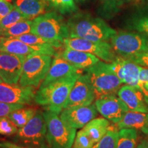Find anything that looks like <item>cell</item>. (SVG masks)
Here are the masks:
<instances>
[{
    "mask_svg": "<svg viewBox=\"0 0 148 148\" xmlns=\"http://www.w3.org/2000/svg\"><path fill=\"white\" fill-rule=\"evenodd\" d=\"M8 1H12V0H8Z\"/></svg>",
    "mask_w": 148,
    "mask_h": 148,
    "instance_id": "obj_43",
    "label": "cell"
},
{
    "mask_svg": "<svg viewBox=\"0 0 148 148\" xmlns=\"http://www.w3.org/2000/svg\"><path fill=\"white\" fill-rule=\"evenodd\" d=\"M23 19L25 18L15 5L13 10L0 21V32Z\"/></svg>",
    "mask_w": 148,
    "mask_h": 148,
    "instance_id": "obj_27",
    "label": "cell"
},
{
    "mask_svg": "<svg viewBox=\"0 0 148 148\" xmlns=\"http://www.w3.org/2000/svg\"><path fill=\"white\" fill-rule=\"evenodd\" d=\"M130 60L134 61V62L139 64V65L148 66V51L142 53V54L136 56L130 59Z\"/></svg>",
    "mask_w": 148,
    "mask_h": 148,
    "instance_id": "obj_35",
    "label": "cell"
},
{
    "mask_svg": "<svg viewBox=\"0 0 148 148\" xmlns=\"http://www.w3.org/2000/svg\"><path fill=\"white\" fill-rule=\"evenodd\" d=\"M31 33L41 36L55 48L61 47L64 40L69 38L66 23L57 12H49L32 20Z\"/></svg>",
    "mask_w": 148,
    "mask_h": 148,
    "instance_id": "obj_3",
    "label": "cell"
},
{
    "mask_svg": "<svg viewBox=\"0 0 148 148\" xmlns=\"http://www.w3.org/2000/svg\"><path fill=\"white\" fill-rule=\"evenodd\" d=\"M79 72H81L80 69L72 65L65 59L61 57L59 53H57L52 59L50 68L39 88H43L51 83Z\"/></svg>",
    "mask_w": 148,
    "mask_h": 148,
    "instance_id": "obj_16",
    "label": "cell"
},
{
    "mask_svg": "<svg viewBox=\"0 0 148 148\" xmlns=\"http://www.w3.org/2000/svg\"><path fill=\"white\" fill-rule=\"evenodd\" d=\"M110 64L122 83L138 87L140 65L130 59L121 56L116 57Z\"/></svg>",
    "mask_w": 148,
    "mask_h": 148,
    "instance_id": "obj_15",
    "label": "cell"
},
{
    "mask_svg": "<svg viewBox=\"0 0 148 148\" xmlns=\"http://www.w3.org/2000/svg\"><path fill=\"white\" fill-rule=\"evenodd\" d=\"M48 3L62 14L75 13L78 10L75 0H47Z\"/></svg>",
    "mask_w": 148,
    "mask_h": 148,
    "instance_id": "obj_25",
    "label": "cell"
},
{
    "mask_svg": "<svg viewBox=\"0 0 148 148\" xmlns=\"http://www.w3.org/2000/svg\"><path fill=\"white\" fill-rule=\"evenodd\" d=\"M85 71L95 90L96 97L108 95H115L122 84L110 64L99 61Z\"/></svg>",
    "mask_w": 148,
    "mask_h": 148,
    "instance_id": "obj_4",
    "label": "cell"
},
{
    "mask_svg": "<svg viewBox=\"0 0 148 148\" xmlns=\"http://www.w3.org/2000/svg\"><path fill=\"white\" fill-rule=\"evenodd\" d=\"M95 105L98 112L105 119L112 123H117L129 111L128 107L119 96L108 95L97 98Z\"/></svg>",
    "mask_w": 148,
    "mask_h": 148,
    "instance_id": "obj_12",
    "label": "cell"
},
{
    "mask_svg": "<svg viewBox=\"0 0 148 148\" xmlns=\"http://www.w3.org/2000/svg\"><path fill=\"white\" fill-rule=\"evenodd\" d=\"M81 73H77L39 88L35 93L34 100L45 110L59 114L64 108L70 92Z\"/></svg>",
    "mask_w": 148,
    "mask_h": 148,
    "instance_id": "obj_2",
    "label": "cell"
},
{
    "mask_svg": "<svg viewBox=\"0 0 148 148\" xmlns=\"http://www.w3.org/2000/svg\"><path fill=\"white\" fill-rule=\"evenodd\" d=\"M60 114V118L66 125L77 130L95 119L97 110L95 104H90L63 109Z\"/></svg>",
    "mask_w": 148,
    "mask_h": 148,
    "instance_id": "obj_13",
    "label": "cell"
},
{
    "mask_svg": "<svg viewBox=\"0 0 148 148\" xmlns=\"http://www.w3.org/2000/svg\"><path fill=\"white\" fill-rule=\"evenodd\" d=\"M86 1V0H75V1L76 2H78V3H80V2H84V1Z\"/></svg>",
    "mask_w": 148,
    "mask_h": 148,
    "instance_id": "obj_41",
    "label": "cell"
},
{
    "mask_svg": "<svg viewBox=\"0 0 148 148\" xmlns=\"http://www.w3.org/2000/svg\"><path fill=\"white\" fill-rule=\"evenodd\" d=\"M23 1V0H16L15 3H14V5H16V6H18V5H19L20 3H21Z\"/></svg>",
    "mask_w": 148,
    "mask_h": 148,
    "instance_id": "obj_40",
    "label": "cell"
},
{
    "mask_svg": "<svg viewBox=\"0 0 148 148\" xmlns=\"http://www.w3.org/2000/svg\"><path fill=\"white\" fill-rule=\"evenodd\" d=\"M59 54L72 65L80 70L88 69L100 61L98 57L92 53L67 47Z\"/></svg>",
    "mask_w": 148,
    "mask_h": 148,
    "instance_id": "obj_18",
    "label": "cell"
},
{
    "mask_svg": "<svg viewBox=\"0 0 148 148\" xmlns=\"http://www.w3.org/2000/svg\"><path fill=\"white\" fill-rule=\"evenodd\" d=\"M140 89L143 92L144 95L145 96H148V82L145 83L143 85H142Z\"/></svg>",
    "mask_w": 148,
    "mask_h": 148,
    "instance_id": "obj_38",
    "label": "cell"
},
{
    "mask_svg": "<svg viewBox=\"0 0 148 148\" xmlns=\"http://www.w3.org/2000/svg\"><path fill=\"white\" fill-rule=\"evenodd\" d=\"M2 82H3V79L1 78V77H0V83H2Z\"/></svg>",
    "mask_w": 148,
    "mask_h": 148,
    "instance_id": "obj_42",
    "label": "cell"
},
{
    "mask_svg": "<svg viewBox=\"0 0 148 148\" xmlns=\"http://www.w3.org/2000/svg\"><path fill=\"white\" fill-rule=\"evenodd\" d=\"M114 52L122 58L131 59L148 51V38L132 32H116L110 38Z\"/></svg>",
    "mask_w": 148,
    "mask_h": 148,
    "instance_id": "obj_8",
    "label": "cell"
},
{
    "mask_svg": "<svg viewBox=\"0 0 148 148\" xmlns=\"http://www.w3.org/2000/svg\"><path fill=\"white\" fill-rule=\"evenodd\" d=\"M117 127L119 129L139 130L148 134V113L127 111L123 119L117 123Z\"/></svg>",
    "mask_w": 148,
    "mask_h": 148,
    "instance_id": "obj_20",
    "label": "cell"
},
{
    "mask_svg": "<svg viewBox=\"0 0 148 148\" xmlns=\"http://www.w3.org/2000/svg\"><path fill=\"white\" fill-rule=\"evenodd\" d=\"M15 7L8 0H0V21L12 11Z\"/></svg>",
    "mask_w": 148,
    "mask_h": 148,
    "instance_id": "obj_34",
    "label": "cell"
},
{
    "mask_svg": "<svg viewBox=\"0 0 148 148\" xmlns=\"http://www.w3.org/2000/svg\"><path fill=\"white\" fill-rule=\"evenodd\" d=\"M119 131L116 129H109L106 134L92 148H116Z\"/></svg>",
    "mask_w": 148,
    "mask_h": 148,
    "instance_id": "obj_28",
    "label": "cell"
},
{
    "mask_svg": "<svg viewBox=\"0 0 148 148\" xmlns=\"http://www.w3.org/2000/svg\"><path fill=\"white\" fill-rule=\"evenodd\" d=\"M23 41L27 45L32 46L34 48L36 47H53L52 44L50 42L48 41L45 38H42L41 36H38V35L32 34V33H28V34H25L21 36L16 37ZM55 48V47H54Z\"/></svg>",
    "mask_w": 148,
    "mask_h": 148,
    "instance_id": "obj_26",
    "label": "cell"
},
{
    "mask_svg": "<svg viewBox=\"0 0 148 148\" xmlns=\"http://www.w3.org/2000/svg\"><path fill=\"white\" fill-rule=\"evenodd\" d=\"M36 112L37 110L36 108L23 107L12 111L8 116L18 128H21L27 123V122L36 114Z\"/></svg>",
    "mask_w": 148,
    "mask_h": 148,
    "instance_id": "obj_22",
    "label": "cell"
},
{
    "mask_svg": "<svg viewBox=\"0 0 148 148\" xmlns=\"http://www.w3.org/2000/svg\"><path fill=\"white\" fill-rule=\"evenodd\" d=\"M23 107H24L23 104H9L0 102V117L8 116V114H10L12 111Z\"/></svg>",
    "mask_w": 148,
    "mask_h": 148,
    "instance_id": "obj_32",
    "label": "cell"
},
{
    "mask_svg": "<svg viewBox=\"0 0 148 148\" xmlns=\"http://www.w3.org/2000/svg\"><path fill=\"white\" fill-rule=\"evenodd\" d=\"M0 148H1V147H0Z\"/></svg>",
    "mask_w": 148,
    "mask_h": 148,
    "instance_id": "obj_44",
    "label": "cell"
},
{
    "mask_svg": "<svg viewBox=\"0 0 148 148\" xmlns=\"http://www.w3.org/2000/svg\"><path fill=\"white\" fill-rule=\"evenodd\" d=\"M96 98L95 90L86 73L81 74L70 92L64 108L92 104Z\"/></svg>",
    "mask_w": 148,
    "mask_h": 148,
    "instance_id": "obj_10",
    "label": "cell"
},
{
    "mask_svg": "<svg viewBox=\"0 0 148 148\" xmlns=\"http://www.w3.org/2000/svg\"><path fill=\"white\" fill-rule=\"evenodd\" d=\"M117 95L127 105L129 110L148 112V105L144 97L143 92L140 88L125 85L119 88Z\"/></svg>",
    "mask_w": 148,
    "mask_h": 148,
    "instance_id": "obj_17",
    "label": "cell"
},
{
    "mask_svg": "<svg viewBox=\"0 0 148 148\" xmlns=\"http://www.w3.org/2000/svg\"><path fill=\"white\" fill-rule=\"evenodd\" d=\"M64 45L65 47L70 49L92 53L105 62L112 63L116 58L112 46L106 41H92L81 38H68L64 39Z\"/></svg>",
    "mask_w": 148,
    "mask_h": 148,
    "instance_id": "obj_9",
    "label": "cell"
},
{
    "mask_svg": "<svg viewBox=\"0 0 148 148\" xmlns=\"http://www.w3.org/2000/svg\"><path fill=\"white\" fill-rule=\"evenodd\" d=\"M26 56L0 51V77L8 84H17Z\"/></svg>",
    "mask_w": 148,
    "mask_h": 148,
    "instance_id": "obj_14",
    "label": "cell"
},
{
    "mask_svg": "<svg viewBox=\"0 0 148 148\" xmlns=\"http://www.w3.org/2000/svg\"><path fill=\"white\" fill-rule=\"evenodd\" d=\"M52 58L51 56L36 53L26 57L18 83L22 86H33L36 88L45 78Z\"/></svg>",
    "mask_w": 148,
    "mask_h": 148,
    "instance_id": "obj_7",
    "label": "cell"
},
{
    "mask_svg": "<svg viewBox=\"0 0 148 148\" xmlns=\"http://www.w3.org/2000/svg\"><path fill=\"white\" fill-rule=\"evenodd\" d=\"M35 93L33 86L0 83V102L9 104L29 105L34 100Z\"/></svg>",
    "mask_w": 148,
    "mask_h": 148,
    "instance_id": "obj_11",
    "label": "cell"
},
{
    "mask_svg": "<svg viewBox=\"0 0 148 148\" xmlns=\"http://www.w3.org/2000/svg\"><path fill=\"white\" fill-rule=\"evenodd\" d=\"M0 51L26 57L38 53L35 48L16 37L6 36H0Z\"/></svg>",
    "mask_w": 148,
    "mask_h": 148,
    "instance_id": "obj_19",
    "label": "cell"
},
{
    "mask_svg": "<svg viewBox=\"0 0 148 148\" xmlns=\"http://www.w3.org/2000/svg\"><path fill=\"white\" fill-rule=\"evenodd\" d=\"M0 147L1 148H29L20 145L14 142L8 141V140H2L0 141Z\"/></svg>",
    "mask_w": 148,
    "mask_h": 148,
    "instance_id": "obj_37",
    "label": "cell"
},
{
    "mask_svg": "<svg viewBox=\"0 0 148 148\" xmlns=\"http://www.w3.org/2000/svg\"><path fill=\"white\" fill-rule=\"evenodd\" d=\"M138 134L135 129L123 128L119 131L116 148H136Z\"/></svg>",
    "mask_w": 148,
    "mask_h": 148,
    "instance_id": "obj_23",
    "label": "cell"
},
{
    "mask_svg": "<svg viewBox=\"0 0 148 148\" xmlns=\"http://www.w3.org/2000/svg\"><path fill=\"white\" fill-rule=\"evenodd\" d=\"M32 20L23 19L0 32V36L17 37L31 32Z\"/></svg>",
    "mask_w": 148,
    "mask_h": 148,
    "instance_id": "obj_24",
    "label": "cell"
},
{
    "mask_svg": "<svg viewBox=\"0 0 148 148\" xmlns=\"http://www.w3.org/2000/svg\"><path fill=\"white\" fill-rule=\"evenodd\" d=\"M18 127L8 116L0 117V134L3 136H13L17 132Z\"/></svg>",
    "mask_w": 148,
    "mask_h": 148,
    "instance_id": "obj_29",
    "label": "cell"
},
{
    "mask_svg": "<svg viewBox=\"0 0 148 148\" xmlns=\"http://www.w3.org/2000/svg\"><path fill=\"white\" fill-rule=\"evenodd\" d=\"M47 0H23L16 6L25 19L33 20L37 16L46 13Z\"/></svg>",
    "mask_w": 148,
    "mask_h": 148,
    "instance_id": "obj_21",
    "label": "cell"
},
{
    "mask_svg": "<svg viewBox=\"0 0 148 148\" xmlns=\"http://www.w3.org/2000/svg\"><path fill=\"white\" fill-rule=\"evenodd\" d=\"M132 27L138 32L148 34V16L135 18L132 22Z\"/></svg>",
    "mask_w": 148,
    "mask_h": 148,
    "instance_id": "obj_31",
    "label": "cell"
},
{
    "mask_svg": "<svg viewBox=\"0 0 148 148\" xmlns=\"http://www.w3.org/2000/svg\"><path fill=\"white\" fill-rule=\"evenodd\" d=\"M46 133L43 114L40 111H37L27 123L18 129L12 140L15 143L29 148H49Z\"/></svg>",
    "mask_w": 148,
    "mask_h": 148,
    "instance_id": "obj_5",
    "label": "cell"
},
{
    "mask_svg": "<svg viewBox=\"0 0 148 148\" xmlns=\"http://www.w3.org/2000/svg\"><path fill=\"white\" fill-rule=\"evenodd\" d=\"M69 38H81L92 41H107L116 34L106 22L89 14L77 12L66 22Z\"/></svg>",
    "mask_w": 148,
    "mask_h": 148,
    "instance_id": "obj_1",
    "label": "cell"
},
{
    "mask_svg": "<svg viewBox=\"0 0 148 148\" xmlns=\"http://www.w3.org/2000/svg\"><path fill=\"white\" fill-rule=\"evenodd\" d=\"M136 148H148V140H144L138 144Z\"/></svg>",
    "mask_w": 148,
    "mask_h": 148,
    "instance_id": "obj_39",
    "label": "cell"
},
{
    "mask_svg": "<svg viewBox=\"0 0 148 148\" xmlns=\"http://www.w3.org/2000/svg\"><path fill=\"white\" fill-rule=\"evenodd\" d=\"M101 1L103 11L108 14L113 13L121 3V0H101Z\"/></svg>",
    "mask_w": 148,
    "mask_h": 148,
    "instance_id": "obj_33",
    "label": "cell"
},
{
    "mask_svg": "<svg viewBox=\"0 0 148 148\" xmlns=\"http://www.w3.org/2000/svg\"><path fill=\"white\" fill-rule=\"evenodd\" d=\"M139 82H138V87L140 88L142 85L148 82V69L142 67L140 68L139 73Z\"/></svg>",
    "mask_w": 148,
    "mask_h": 148,
    "instance_id": "obj_36",
    "label": "cell"
},
{
    "mask_svg": "<svg viewBox=\"0 0 148 148\" xmlns=\"http://www.w3.org/2000/svg\"><path fill=\"white\" fill-rule=\"evenodd\" d=\"M47 128L49 148H71L76 136V129L66 125L58 114L45 110L42 112Z\"/></svg>",
    "mask_w": 148,
    "mask_h": 148,
    "instance_id": "obj_6",
    "label": "cell"
},
{
    "mask_svg": "<svg viewBox=\"0 0 148 148\" xmlns=\"http://www.w3.org/2000/svg\"><path fill=\"white\" fill-rule=\"evenodd\" d=\"M94 145L93 142L80 130L76 134L71 148H92Z\"/></svg>",
    "mask_w": 148,
    "mask_h": 148,
    "instance_id": "obj_30",
    "label": "cell"
}]
</instances>
